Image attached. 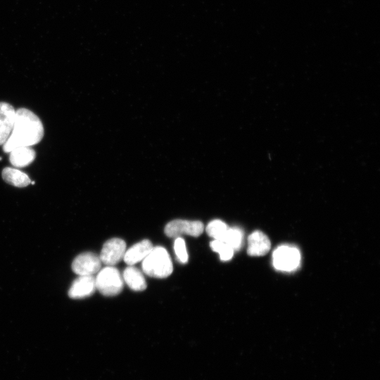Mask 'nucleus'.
<instances>
[{
    "label": "nucleus",
    "mask_w": 380,
    "mask_h": 380,
    "mask_svg": "<svg viewBox=\"0 0 380 380\" xmlns=\"http://www.w3.org/2000/svg\"><path fill=\"white\" fill-rule=\"evenodd\" d=\"M44 137V127L39 117L32 111L21 108L15 110L12 132L2 145L3 150L9 153L18 146H32L38 144Z\"/></svg>",
    "instance_id": "obj_1"
},
{
    "label": "nucleus",
    "mask_w": 380,
    "mask_h": 380,
    "mask_svg": "<svg viewBox=\"0 0 380 380\" xmlns=\"http://www.w3.org/2000/svg\"><path fill=\"white\" fill-rule=\"evenodd\" d=\"M142 270L151 277L162 279L170 276L173 266L167 250L162 246L153 247L142 261Z\"/></svg>",
    "instance_id": "obj_2"
},
{
    "label": "nucleus",
    "mask_w": 380,
    "mask_h": 380,
    "mask_svg": "<svg viewBox=\"0 0 380 380\" xmlns=\"http://www.w3.org/2000/svg\"><path fill=\"white\" fill-rule=\"evenodd\" d=\"M96 288L106 296H114L119 294L123 289V279L119 270L107 266L99 270L95 277Z\"/></svg>",
    "instance_id": "obj_3"
},
{
    "label": "nucleus",
    "mask_w": 380,
    "mask_h": 380,
    "mask_svg": "<svg viewBox=\"0 0 380 380\" xmlns=\"http://www.w3.org/2000/svg\"><path fill=\"white\" fill-rule=\"evenodd\" d=\"M300 260L299 251L296 247L291 246H281L273 253V265L279 270H293L299 265Z\"/></svg>",
    "instance_id": "obj_4"
},
{
    "label": "nucleus",
    "mask_w": 380,
    "mask_h": 380,
    "mask_svg": "<svg viewBox=\"0 0 380 380\" xmlns=\"http://www.w3.org/2000/svg\"><path fill=\"white\" fill-rule=\"evenodd\" d=\"M203 230L204 225L198 220H175L167 223L165 227V234L170 238L180 237L184 234L198 236Z\"/></svg>",
    "instance_id": "obj_5"
},
{
    "label": "nucleus",
    "mask_w": 380,
    "mask_h": 380,
    "mask_svg": "<svg viewBox=\"0 0 380 380\" xmlns=\"http://www.w3.org/2000/svg\"><path fill=\"white\" fill-rule=\"evenodd\" d=\"M101 261L96 254L85 252L78 255L72 262V271L79 276L94 275L101 267Z\"/></svg>",
    "instance_id": "obj_6"
},
{
    "label": "nucleus",
    "mask_w": 380,
    "mask_h": 380,
    "mask_svg": "<svg viewBox=\"0 0 380 380\" xmlns=\"http://www.w3.org/2000/svg\"><path fill=\"white\" fill-rule=\"evenodd\" d=\"M125 251V241L119 238H113L103 244L99 258L102 263L113 266L123 259Z\"/></svg>",
    "instance_id": "obj_7"
},
{
    "label": "nucleus",
    "mask_w": 380,
    "mask_h": 380,
    "mask_svg": "<svg viewBox=\"0 0 380 380\" xmlns=\"http://www.w3.org/2000/svg\"><path fill=\"white\" fill-rule=\"evenodd\" d=\"M96 288L95 277L93 275L79 276L72 283L68 296L72 299H80L91 296Z\"/></svg>",
    "instance_id": "obj_8"
},
{
    "label": "nucleus",
    "mask_w": 380,
    "mask_h": 380,
    "mask_svg": "<svg viewBox=\"0 0 380 380\" xmlns=\"http://www.w3.org/2000/svg\"><path fill=\"white\" fill-rule=\"evenodd\" d=\"M15 110L9 103L0 102V146L11 135L15 121Z\"/></svg>",
    "instance_id": "obj_9"
},
{
    "label": "nucleus",
    "mask_w": 380,
    "mask_h": 380,
    "mask_svg": "<svg viewBox=\"0 0 380 380\" xmlns=\"http://www.w3.org/2000/svg\"><path fill=\"white\" fill-rule=\"evenodd\" d=\"M153 248V246L149 240H142L125 251L123 260L127 265H133L143 260Z\"/></svg>",
    "instance_id": "obj_10"
},
{
    "label": "nucleus",
    "mask_w": 380,
    "mask_h": 380,
    "mask_svg": "<svg viewBox=\"0 0 380 380\" xmlns=\"http://www.w3.org/2000/svg\"><path fill=\"white\" fill-rule=\"evenodd\" d=\"M270 246L268 237L262 232L255 231L248 238L247 253L251 256H262L267 253Z\"/></svg>",
    "instance_id": "obj_11"
},
{
    "label": "nucleus",
    "mask_w": 380,
    "mask_h": 380,
    "mask_svg": "<svg viewBox=\"0 0 380 380\" xmlns=\"http://www.w3.org/2000/svg\"><path fill=\"white\" fill-rule=\"evenodd\" d=\"M9 153L10 163L15 167H24L29 165L36 157V153L31 146H18Z\"/></svg>",
    "instance_id": "obj_12"
},
{
    "label": "nucleus",
    "mask_w": 380,
    "mask_h": 380,
    "mask_svg": "<svg viewBox=\"0 0 380 380\" xmlns=\"http://www.w3.org/2000/svg\"><path fill=\"white\" fill-rule=\"evenodd\" d=\"M122 279L133 291H141L146 288L144 276L140 270L132 265L125 269Z\"/></svg>",
    "instance_id": "obj_13"
},
{
    "label": "nucleus",
    "mask_w": 380,
    "mask_h": 380,
    "mask_svg": "<svg viewBox=\"0 0 380 380\" xmlns=\"http://www.w3.org/2000/svg\"><path fill=\"white\" fill-rule=\"evenodd\" d=\"M1 176L6 183L16 187H25L31 183L27 174L13 167H4Z\"/></svg>",
    "instance_id": "obj_14"
},
{
    "label": "nucleus",
    "mask_w": 380,
    "mask_h": 380,
    "mask_svg": "<svg viewBox=\"0 0 380 380\" xmlns=\"http://www.w3.org/2000/svg\"><path fill=\"white\" fill-rule=\"evenodd\" d=\"M228 229L227 224L220 220H214L209 222L205 228L208 236L213 237L215 240L223 241L226 232Z\"/></svg>",
    "instance_id": "obj_15"
},
{
    "label": "nucleus",
    "mask_w": 380,
    "mask_h": 380,
    "mask_svg": "<svg viewBox=\"0 0 380 380\" xmlns=\"http://www.w3.org/2000/svg\"><path fill=\"white\" fill-rule=\"evenodd\" d=\"M242 239V232L239 229L228 228L222 241L225 242L234 251H236L241 248Z\"/></svg>",
    "instance_id": "obj_16"
},
{
    "label": "nucleus",
    "mask_w": 380,
    "mask_h": 380,
    "mask_svg": "<svg viewBox=\"0 0 380 380\" xmlns=\"http://www.w3.org/2000/svg\"><path fill=\"white\" fill-rule=\"evenodd\" d=\"M212 250L220 254V258L222 261L230 260L234 255V250L225 242L218 240H214L210 242Z\"/></svg>",
    "instance_id": "obj_17"
},
{
    "label": "nucleus",
    "mask_w": 380,
    "mask_h": 380,
    "mask_svg": "<svg viewBox=\"0 0 380 380\" xmlns=\"http://www.w3.org/2000/svg\"><path fill=\"white\" fill-rule=\"evenodd\" d=\"M174 250L179 262L182 264L188 262V253L184 239L181 237L175 238L174 243Z\"/></svg>",
    "instance_id": "obj_18"
}]
</instances>
